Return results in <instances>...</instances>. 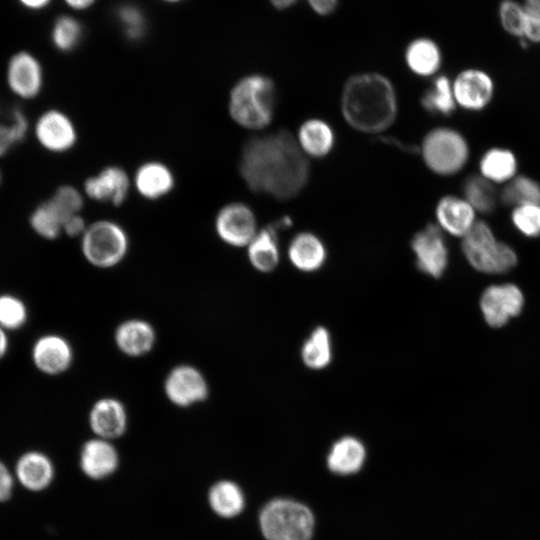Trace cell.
Returning <instances> with one entry per match:
<instances>
[{"instance_id":"1","label":"cell","mask_w":540,"mask_h":540,"mask_svg":"<svg viewBox=\"0 0 540 540\" xmlns=\"http://www.w3.org/2000/svg\"><path fill=\"white\" fill-rule=\"evenodd\" d=\"M238 168L252 192L278 200L297 196L310 175L307 156L296 137L287 130L248 139L243 145Z\"/></svg>"},{"instance_id":"2","label":"cell","mask_w":540,"mask_h":540,"mask_svg":"<svg viewBox=\"0 0 540 540\" xmlns=\"http://www.w3.org/2000/svg\"><path fill=\"white\" fill-rule=\"evenodd\" d=\"M345 121L363 133H380L395 121L398 100L395 88L384 75L365 72L351 76L341 95Z\"/></svg>"},{"instance_id":"3","label":"cell","mask_w":540,"mask_h":540,"mask_svg":"<svg viewBox=\"0 0 540 540\" xmlns=\"http://www.w3.org/2000/svg\"><path fill=\"white\" fill-rule=\"evenodd\" d=\"M276 88L273 80L262 74H250L239 79L228 97L231 119L248 130L267 127L275 113Z\"/></svg>"},{"instance_id":"4","label":"cell","mask_w":540,"mask_h":540,"mask_svg":"<svg viewBox=\"0 0 540 540\" xmlns=\"http://www.w3.org/2000/svg\"><path fill=\"white\" fill-rule=\"evenodd\" d=\"M259 526L267 540H310L315 518L305 504L290 498H275L261 508Z\"/></svg>"},{"instance_id":"5","label":"cell","mask_w":540,"mask_h":540,"mask_svg":"<svg viewBox=\"0 0 540 540\" xmlns=\"http://www.w3.org/2000/svg\"><path fill=\"white\" fill-rule=\"evenodd\" d=\"M461 239L464 257L479 272L502 274L517 264L516 251L506 242L498 240L491 226L483 220H477Z\"/></svg>"},{"instance_id":"6","label":"cell","mask_w":540,"mask_h":540,"mask_svg":"<svg viewBox=\"0 0 540 540\" xmlns=\"http://www.w3.org/2000/svg\"><path fill=\"white\" fill-rule=\"evenodd\" d=\"M85 260L99 269H110L120 264L129 250L126 230L116 221L99 219L88 224L80 237Z\"/></svg>"},{"instance_id":"7","label":"cell","mask_w":540,"mask_h":540,"mask_svg":"<svg viewBox=\"0 0 540 540\" xmlns=\"http://www.w3.org/2000/svg\"><path fill=\"white\" fill-rule=\"evenodd\" d=\"M419 151L427 168L440 176L457 174L470 157L466 138L450 127L430 130L423 138Z\"/></svg>"},{"instance_id":"8","label":"cell","mask_w":540,"mask_h":540,"mask_svg":"<svg viewBox=\"0 0 540 540\" xmlns=\"http://www.w3.org/2000/svg\"><path fill=\"white\" fill-rule=\"evenodd\" d=\"M214 230L228 246L247 247L258 232L257 218L252 208L244 202L223 205L215 215Z\"/></svg>"},{"instance_id":"9","label":"cell","mask_w":540,"mask_h":540,"mask_svg":"<svg viewBox=\"0 0 540 540\" xmlns=\"http://www.w3.org/2000/svg\"><path fill=\"white\" fill-rule=\"evenodd\" d=\"M443 233L437 224L429 223L416 232L410 242L416 268L434 279L443 276L449 262V251Z\"/></svg>"},{"instance_id":"10","label":"cell","mask_w":540,"mask_h":540,"mask_svg":"<svg viewBox=\"0 0 540 540\" xmlns=\"http://www.w3.org/2000/svg\"><path fill=\"white\" fill-rule=\"evenodd\" d=\"M33 132L38 144L53 154L69 152L78 141L75 123L65 112L56 108L47 109L38 116Z\"/></svg>"},{"instance_id":"11","label":"cell","mask_w":540,"mask_h":540,"mask_svg":"<svg viewBox=\"0 0 540 540\" xmlns=\"http://www.w3.org/2000/svg\"><path fill=\"white\" fill-rule=\"evenodd\" d=\"M5 80L10 92L22 100H33L44 87V71L39 59L27 50L15 52L8 60Z\"/></svg>"},{"instance_id":"12","label":"cell","mask_w":540,"mask_h":540,"mask_svg":"<svg viewBox=\"0 0 540 540\" xmlns=\"http://www.w3.org/2000/svg\"><path fill=\"white\" fill-rule=\"evenodd\" d=\"M164 393L175 406L188 408L206 400L209 385L199 369L190 364L173 367L164 380Z\"/></svg>"},{"instance_id":"13","label":"cell","mask_w":540,"mask_h":540,"mask_svg":"<svg viewBox=\"0 0 540 540\" xmlns=\"http://www.w3.org/2000/svg\"><path fill=\"white\" fill-rule=\"evenodd\" d=\"M452 90L457 106L467 111L478 112L491 103L495 84L485 70L469 67L461 70L452 80Z\"/></svg>"},{"instance_id":"14","label":"cell","mask_w":540,"mask_h":540,"mask_svg":"<svg viewBox=\"0 0 540 540\" xmlns=\"http://www.w3.org/2000/svg\"><path fill=\"white\" fill-rule=\"evenodd\" d=\"M524 306V296L518 286L512 283L491 285L480 297V309L488 325L499 328L520 314Z\"/></svg>"},{"instance_id":"15","label":"cell","mask_w":540,"mask_h":540,"mask_svg":"<svg viewBox=\"0 0 540 540\" xmlns=\"http://www.w3.org/2000/svg\"><path fill=\"white\" fill-rule=\"evenodd\" d=\"M131 179L120 166L108 165L97 174L84 181L85 195L100 203L111 204L115 207L122 205L128 197Z\"/></svg>"},{"instance_id":"16","label":"cell","mask_w":540,"mask_h":540,"mask_svg":"<svg viewBox=\"0 0 540 540\" xmlns=\"http://www.w3.org/2000/svg\"><path fill=\"white\" fill-rule=\"evenodd\" d=\"M18 485L32 493L48 489L55 478V466L51 458L39 450H28L22 453L13 467Z\"/></svg>"},{"instance_id":"17","label":"cell","mask_w":540,"mask_h":540,"mask_svg":"<svg viewBox=\"0 0 540 540\" xmlns=\"http://www.w3.org/2000/svg\"><path fill=\"white\" fill-rule=\"evenodd\" d=\"M31 357L35 367L47 375H59L73 362V349L67 339L58 334H45L33 344Z\"/></svg>"},{"instance_id":"18","label":"cell","mask_w":540,"mask_h":540,"mask_svg":"<svg viewBox=\"0 0 540 540\" xmlns=\"http://www.w3.org/2000/svg\"><path fill=\"white\" fill-rule=\"evenodd\" d=\"M88 422L97 437L111 441L125 433L128 425L127 410L120 400L103 397L92 405Z\"/></svg>"},{"instance_id":"19","label":"cell","mask_w":540,"mask_h":540,"mask_svg":"<svg viewBox=\"0 0 540 540\" xmlns=\"http://www.w3.org/2000/svg\"><path fill=\"white\" fill-rule=\"evenodd\" d=\"M477 212L464 197L445 195L435 208L437 225L443 232L455 237H464L478 220Z\"/></svg>"},{"instance_id":"20","label":"cell","mask_w":540,"mask_h":540,"mask_svg":"<svg viewBox=\"0 0 540 540\" xmlns=\"http://www.w3.org/2000/svg\"><path fill=\"white\" fill-rule=\"evenodd\" d=\"M119 455L111 441L99 437L86 441L79 453V466L89 478L101 480L118 468Z\"/></svg>"},{"instance_id":"21","label":"cell","mask_w":540,"mask_h":540,"mask_svg":"<svg viewBox=\"0 0 540 540\" xmlns=\"http://www.w3.org/2000/svg\"><path fill=\"white\" fill-rule=\"evenodd\" d=\"M132 182L142 198L156 201L172 192L175 187V176L165 163L151 160L139 165Z\"/></svg>"},{"instance_id":"22","label":"cell","mask_w":540,"mask_h":540,"mask_svg":"<svg viewBox=\"0 0 540 540\" xmlns=\"http://www.w3.org/2000/svg\"><path fill=\"white\" fill-rule=\"evenodd\" d=\"M327 256L328 251L323 240L308 231L294 235L287 247L290 264L302 273H315L322 269Z\"/></svg>"},{"instance_id":"23","label":"cell","mask_w":540,"mask_h":540,"mask_svg":"<svg viewBox=\"0 0 540 540\" xmlns=\"http://www.w3.org/2000/svg\"><path fill=\"white\" fill-rule=\"evenodd\" d=\"M114 341L124 355L142 357L155 346L156 332L153 326L143 319H128L117 326Z\"/></svg>"},{"instance_id":"24","label":"cell","mask_w":540,"mask_h":540,"mask_svg":"<svg viewBox=\"0 0 540 540\" xmlns=\"http://www.w3.org/2000/svg\"><path fill=\"white\" fill-rule=\"evenodd\" d=\"M366 455L364 443L355 436L346 435L332 444L326 458L327 467L337 475H352L363 467Z\"/></svg>"},{"instance_id":"25","label":"cell","mask_w":540,"mask_h":540,"mask_svg":"<svg viewBox=\"0 0 540 540\" xmlns=\"http://www.w3.org/2000/svg\"><path fill=\"white\" fill-rule=\"evenodd\" d=\"M279 229L273 224L258 230L255 237L246 247L247 258L256 271L263 274L273 272L280 262L278 241Z\"/></svg>"},{"instance_id":"26","label":"cell","mask_w":540,"mask_h":540,"mask_svg":"<svg viewBox=\"0 0 540 540\" xmlns=\"http://www.w3.org/2000/svg\"><path fill=\"white\" fill-rule=\"evenodd\" d=\"M408 69L420 77H430L438 73L442 66L443 56L439 45L428 37L412 40L404 53Z\"/></svg>"},{"instance_id":"27","label":"cell","mask_w":540,"mask_h":540,"mask_svg":"<svg viewBox=\"0 0 540 540\" xmlns=\"http://www.w3.org/2000/svg\"><path fill=\"white\" fill-rule=\"evenodd\" d=\"M297 142L306 156L323 158L327 156L335 145V133L326 121L311 118L304 121L297 134Z\"/></svg>"},{"instance_id":"28","label":"cell","mask_w":540,"mask_h":540,"mask_svg":"<svg viewBox=\"0 0 540 540\" xmlns=\"http://www.w3.org/2000/svg\"><path fill=\"white\" fill-rule=\"evenodd\" d=\"M518 172L516 155L508 148L491 147L479 160V175L495 185H504Z\"/></svg>"},{"instance_id":"29","label":"cell","mask_w":540,"mask_h":540,"mask_svg":"<svg viewBox=\"0 0 540 540\" xmlns=\"http://www.w3.org/2000/svg\"><path fill=\"white\" fill-rule=\"evenodd\" d=\"M333 340L324 326H316L305 338L300 348L302 364L311 371L326 369L333 360Z\"/></svg>"},{"instance_id":"30","label":"cell","mask_w":540,"mask_h":540,"mask_svg":"<svg viewBox=\"0 0 540 540\" xmlns=\"http://www.w3.org/2000/svg\"><path fill=\"white\" fill-rule=\"evenodd\" d=\"M208 502L218 516L233 518L242 513L246 500L243 490L237 483L221 480L210 487Z\"/></svg>"},{"instance_id":"31","label":"cell","mask_w":540,"mask_h":540,"mask_svg":"<svg viewBox=\"0 0 540 540\" xmlns=\"http://www.w3.org/2000/svg\"><path fill=\"white\" fill-rule=\"evenodd\" d=\"M66 220L61 210L48 198L33 209L29 216V225L41 238L54 240L63 234Z\"/></svg>"},{"instance_id":"32","label":"cell","mask_w":540,"mask_h":540,"mask_svg":"<svg viewBox=\"0 0 540 540\" xmlns=\"http://www.w3.org/2000/svg\"><path fill=\"white\" fill-rule=\"evenodd\" d=\"M420 103L431 114L451 115L457 107L452 90V81L446 75L435 77L431 86L421 95Z\"/></svg>"},{"instance_id":"33","label":"cell","mask_w":540,"mask_h":540,"mask_svg":"<svg viewBox=\"0 0 540 540\" xmlns=\"http://www.w3.org/2000/svg\"><path fill=\"white\" fill-rule=\"evenodd\" d=\"M463 197L477 213L493 212L500 200L496 185L481 175L469 176L463 184Z\"/></svg>"},{"instance_id":"34","label":"cell","mask_w":540,"mask_h":540,"mask_svg":"<svg viewBox=\"0 0 540 540\" xmlns=\"http://www.w3.org/2000/svg\"><path fill=\"white\" fill-rule=\"evenodd\" d=\"M500 200L512 207L540 204V183L527 175H516L504 184Z\"/></svg>"},{"instance_id":"35","label":"cell","mask_w":540,"mask_h":540,"mask_svg":"<svg viewBox=\"0 0 540 540\" xmlns=\"http://www.w3.org/2000/svg\"><path fill=\"white\" fill-rule=\"evenodd\" d=\"M29 132V121L21 109L11 111L5 120L0 119V157L6 156L23 142Z\"/></svg>"},{"instance_id":"36","label":"cell","mask_w":540,"mask_h":540,"mask_svg":"<svg viewBox=\"0 0 540 540\" xmlns=\"http://www.w3.org/2000/svg\"><path fill=\"white\" fill-rule=\"evenodd\" d=\"M83 28L80 22L68 15L58 17L53 23L51 40L53 46L60 52H71L80 43Z\"/></svg>"},{"instance_id":"37","label":"cell","mask_w":540,"mask_h":540,"mask_svg":"<svg viewBox=\"0 0 540 540\" xmlns=\"http://www.w3.org/2000/svg\"><path fill=\"white\" fill-rule=\"evenodd\" d=\"M497 13L499 23L507 34L519 40L524 38L526 18L522 1L501 0Z\"/></svg>"},{"instance_id":"38","label":"cell","mask_w":540,"mask_h":540,"mask_svg":"<svg viewBox=\"0 0 540 540\" xmlns=\"http://www.w3.org/2000/svg\"><path fill=\"white\" fill-rule=\"evenodd\" d=\"M511 223L523 236L540 237V204H526L513 207Z\"/></svg>"},{"instance_id":"39","label":"cell","mask_w":540,"mask_h":540,"mask_svg":"<svg viewBox=\"0 0 540 540\" xmlns=\"http://www.w3.org/2000/svg\"><path fill=\"white\" fill-rule=\"evenodd\" d=\"M28 318L24 302L11 294L0 295V326L6 331L17 330L25 325Z\"/></svg>"},{"instance_id":"40","label":"cell","mask_w":540,"mask_h":540,"mask_svg":"<svg viewBox=\"0 0 540 540\" xmlns=\"http://www.w3.org/2000/svg\"><path fill=\"white\" fill-rule=\"evenodd\" d=\"M118 19L124 28L125 36L130 40H139L145 34L146 21L140 8L133 4L122 5L117 12Z\"/></svg>"},{"instance_id":"41","label":"cell","mask_w":540,"mask_h":540,"mask_svg":"<svg viewBox=\"0 0 540 540\" xmlns=\"http://www.w3.org/2000/svg\"><path fill=\"white\" fill-rule=\"evenodd\" d=\"M49 198L67 219L79 214L84 204L83 194L69 184L60 185Z\"/></svg>"},{"instance_id":"42","label":"cell","mask_w":540,"mask_h":540,"mask_svg":"<svg viewBox=\"0 0 540 540\" xmlns=\"http://www.w3.org/2000/svg\"><path fill=\"white\" fill-rule=\"evenodd\" d=\"M526 28L524 40L529 44H540V0H522Z\"/></svg>"},{"instance_id":"43","label":"cell","mask_w":540,"mask_h":540,"mask_svg":"<svg viewBox=\"0 0 540 540\" xmlns=\"http://www.w3.org/2000/svg\"><path fill=\"white\" fill-rule=\"evenodd\" d=\"M16 485L13 469L0 459V504L13 497Z\"/></svg>"},{"instance_id":"44","label":"cell","mask_w":540,"mask_h":540,"mask_svg":"<svg viewBox=\"0 0 540 540\" xmlns=\"http://www.w3.org/2000/svg\"><path fill=\"white\" fill-rule=\"evenodd\" d=\"M88 224L85 219L79 214L69 217L63 224L62 233L69 237H81L85 232Z\"/></svg>"},{"instance_id":"45","label":"cell","mask_w":540,"mask_h":540,"mask_svg":"<svg viewBox=\"0 0 540 540\" xmlns=\"http://www.w3.org/2000/svg\"><path fill=\"white\" fill-rule=\"evenodd\" d=\"M310 8L320 16H327L334 12L340 0H306Z\"/></svg>"},{"instance_id":"46","label":"cell","mask_w":540,"mask_h":540,"mask_svg":"<svg viewBox=\"0 0 540 540\" xmlns=\"http://www.w3.org/2000/svg\"><path fill=\"white\" fill-rule=\"evenodd\" d=\"M52 0H18V2L26 9L31 11H39L46 8Z\"/></svg>"},{"instance_id":"47","label":"cell","mask_w":540,"mask_h":540,"mask_svg":"<svg viewBox=\"0 0 540 540\" xmlns=\"http://www.w3.org/2000/svg\"><path fill=\"white\" fill-rule=\"evenodd\" d=\"M65 3L75 10H83L90 7L95 0H64Z\"/></svg>"},{"instance_id":"48","label":"cell","mask_w":540,"mask_h":540,"mask_svg":"<svg viewBox=\"0 0 540 540\" xmlns=\"http://www.w3.org/2000/svg\"><path fill=\"white\" fill-rule=\"evenodd\" d=\"M9 347V340L6 330L0 326V360L6 355Z\"/></svg>"},{"instance_id":"49","label":"cell","mask_w":540,"mask_h":540,"mask_svg":"<svg viewBox=\"0 0 540 540\" xmlns=\"http://www.w3.org/2000/svg\"><path fill=\"white\" fill-rule=\"evenodd\" d=\"M270 3L279 10L288 9L295 5L299 0H269Z\"/></svg>"},{"instance_id":"50","label":"cell","mask_w":540,"mask_h":540,"mask_svg":"<svg viewBox=\"0 0 540 540\" xmlns=\"http://www.w3.org/2000/svg\"><path fill=\"white\" fill-rule=\"evenodd\" d=\"M165 1H168V2H177V1H180V0H165Z\"/></svg>"},{"instance_id":"51","label":"cell","mask_w":540,"mask_h":540,"mask_svg":"<svg viewBox=\"0 0 540 540\" xmlns=\"http://www.w3.org/2000/svg\"><path fill=\"white\" fill-rule=\"evenodd\" d=\"M1 182H2V173H1V170H0V185H1Z\"/></svg>"},{"instance_id":"52","label":"cell","mask_w":540,"mask_h":540,"mask_svg":"<svg viewBox=\"0 0 540 540\" xmlns=\"http://www.w3.org/2000/svg\"><path fill=\"white\" fill-rule=\"evenodd\" d=\"M289 540H295V539H289Z\"/></svg>"}]
</instances>
